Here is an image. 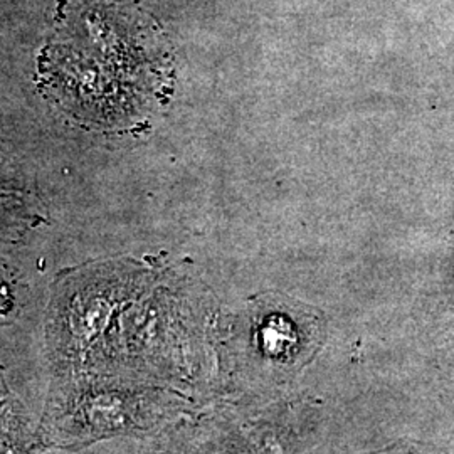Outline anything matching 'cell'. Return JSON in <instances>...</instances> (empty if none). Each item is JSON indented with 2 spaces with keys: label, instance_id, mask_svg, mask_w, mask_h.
<instances>
[{
  "label": "cell",
  "instance_id": "1",
  "mask_svg": "<svg viewBox=\"0 0 454 454\" xmlns=\"http://www.w3.org/2000/svg\"><path fill=\"white\" fill-rule=\"evenodd\" d=\"M145 407L144 395L114 384L67 380L51 395L35 441L43 448L80 450L142 429Z\"/></svg>",
  "mask_w": 454,
  "mask_h": 454
},
{
  "label": "cell",
  "instance_id": "2",
  "mask_svg": "<svg viewBox=\"0 0 454 454\" xmlns=\"http://www.w3.org/2000/svg\"><path fill=\"white\" fill-rule=\"evenodd\" d=\"M31 441L24 419L7 395H0V454H29Z\"/></svg>",
  "mask_w": 454,
  "mask_h": 454
},
{
  "label": "cell",
  "instance_id": "3",
  "mask_svg": "<svg viewBox=\"0 0 454 454\" xmlns=\"http://www.w3.org/2000/svg\"><path fill=\"white\" fill-rule=\"evenodd\" d=\"M2 311H4V309H0V313H2Z\"/></svg>",
  "mask_w": 454,
  "mask_h": 454
}]
</instances>
